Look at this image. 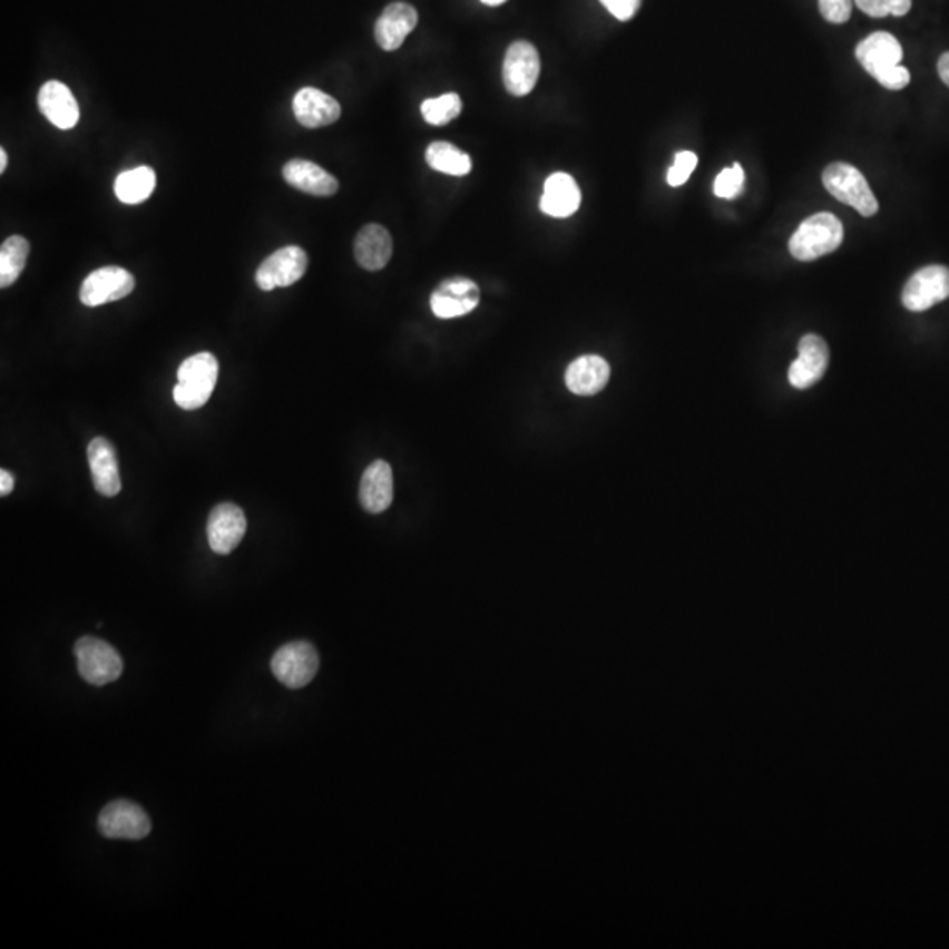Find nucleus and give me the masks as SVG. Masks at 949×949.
Wrapping results in <instances>:
<instances>
[{"mask_svg":"<svg viewBox=\"0 0 949 949\" xmlns=\"http://www.w3.org/2000/svg\"><path fill=\"white\" fill-rule=\"evenodd\" d=\"M608 13L619 21L632 20L640 9L642 0H600Z\"/></svg>","mask_w":949,"mask_h":949,"instance_id":"2f4dec72","label":"nucleus"},{"mask_svg":"<svg viewBox=\"0 0 949 949\" xmlns=\"http://www.w3.org/2000/svg\"><path fill=\"white\" fill-rule=\"evenodd\" d=\"M854 55L863 69L888 90H902L911 81L909 69L900 66L903 51L899 39L890 32L870 33L858 45Z\"/></svg>","mask_w":949,"mask_h":949,"instance_id":"f257e3e1","label":"nucleus"},{"mask_svg":"<svg viewBox=\"0 0 949 949\" xmlns=\"http://www.w3.org/2000/svg\"><path fill=\"white\" fill-rule=\"evenodd\" d=\"M696 164H698V157L693 151L684 150L675 155L674 166L668 169V175H666L668 185L681 187V185L686 184L689 176L695 172Z\"/></svg>","mask_w":949,"mask_h":949,"instance_id":"c756f323","label":"nucleus"},{"mask_svg":"<svg viewBox=\"0 0 949 949\" xmlns=\"http://www.w3.org/2000/svg\"><path fill=\"white\" fill-rule=\"evenodd\" d=\"M842 242H844L842 222L832 213H816L805 218L791 236L790 254L796 261L809 263L838 251Z\"/></svg>","mask_w":949,"mask_h":949,"instance_id":"7ed1b4c3","label":"nucleus"},{"mask_svg":"<svg viewBox=\"0 0 949 949\" xmlns=\"http://www.w3.org/2000/svg\"><path fill=\"white\" fill-rule=\"evenodd\" d=\"M540 78V55L528 41H516L508 47L503 62V84L507 92L513 97H525L534 92Z\"/></svg>","mask_w":949,"mask_h":949,"instance_id":"1a4fd4ad","label":"nucleus"},{"mask_svg":"<svg viewBox=\"0 0 949 949\" xmlns=\"http://www.w3.org/2000/svg\"><path fill=\"white\" fill-rule=\"evenodd\" d=\"M157 176L148 166L121 173L115 182V194L124 205H139L154 194Z\"/></svg>","mask_w":949,"mask_h":949,"instance_id":"b1692460","label":"nucleus"},{"mask_svg":"<svg viewBox=\"0 0 949 949\" xmlns=\"http://www.w3.org/2000/svg\"><path fill=\"white\" fill-rule=\"evenodd\" d=\"M30 254V243L23 236H11L0 246V287L8 288L20 278Z\"/></svg>","mask_w":949,"mask_h":949,"instance_id":"a878e982","label":"nucleus"},{"mask_svg":"<svg viewBox=\"0 0 949 949\" xmlns=\"http://www.w3.org/2000/svg\"><path fill=\"white\" fill-rule=\"evenodd\" d=\"M937 71H939V76H941L942 81L949 87V51L941 55V59H939V63H937Z\"/></svg>","mask_w":949,"mask_h":949,"instance_id":"72a5a7b5","label":"nucleus"},{"mask_svg":"<svg viewBox=\"0 0 949 949\" xmlns=\"http://www.w3.org/2000/svg\"><path fill=\"white\" fill-rule=\"evenodd\" d=\"M480 303V288L473 280L454 276L446 280L431 294V312L438 319L449 321L473 312Z\"/></svg>","mask_w":949,"mask_h":949,"instance_id":"f8f14e48","label":"nucleus"},{"mask_svg":"<svg viewBox=\"0 0 949 949\" xmlns=\"http://www.w3.org/2000/svg\"><path fill=\"white\" fill-rule=\"evenodd\" d=\"M284 178L291 187L310 196L330 197L337 192V179L310 160L296 158L285 164Z\"/></svg>","mask_w":949,"mask_h":949,"instance_id":"5701e85b","label":"nucleus"},{"mask_svg":"<svg viewBox=\"0 0 949 949\" xmlns=\"http://www.w3.org/2000/svg\"><path fill=\"white\" fill-rule=\"evenodd\" d=\"M99 832L108 839H126V841H141L151 832L150 818L129 800H115L106 805L97 821Z\"/></svg>","mask_w":949,"mask_h":949,"instance_id":"6e6552de","label":"nucleus"},{"mask_svg":"<svg viewBox=\"0 0 949 949\" xmlns=\"http://www.w3.org/2000/svg\"><path fill=\"white\" fill-rule=\"evenodd\" d=\"M425 163L434 172L450 176H464L471 172V157L447 141H434L425 150Z\"/></svg>","mask_w":949,"mask_h":949,"instance_id":"393cba45","label":"nucleus"},{"mask_svg":"<svg viewBox=\"0 0 949 949\" xmlns=\"http://www.w3.org/2000/svg\"><path fill=\"white\" fill-rule=\"evenodd\" d=\"M854 4L872 18L903 17L909 13L912 0H854Z\"/></svg>","mask_w":949,"mask_h":949,"instance_id":"cd10ccee","label":"nucleus"},{"mask_svg":"<svg viewBox=\"0 0 949 949\" xmlns=\"http://www.w3.org/2000/svg\"><path fill=\"white\" fill-rule=\"evenodd\" d=\"M462 111V100L458 94L449 92L437 99H425L421 106L422 117L429 126L442 127L458 118Z\"/></svg>","mask_w":949,"mask_h":949,"instance_id":"bb28decb","label":"nucleus"},{"mask_svg":"<svg viewBox=\"0 0 949 949\" xmlns=\"http://www.w3.org/2000/svg\"><path fill=\"white\" fill-rule=\"evenodd\" d=\"M853 0H820V13L824 20L841 26L850 20Z\"/></svg>","mask_w":949,"mask_h":949,"instance_id":"7c9ffc66","label":"nucleus"},{"mask_svg":"<svg viewBox=\"0 0 949 949\" xmlns=\"http://www.w3.org/2000/svg\"><path fill=\"white\" fill-rule=\"evenodd\" d=\"M580 200L583 196L574 176L567 173H552L544 185L540 209L549 217L568 218L580 208Z\"/></svg>","mask_w":949,"mask_h":949,"instance_id":"aec40b11","label":"nucleus"},{"mask_svg":"<svg viewBox=\"0 0 949 949\" xmlns=\"http://www.w3.org/2000/svg\"><path fill=\"white\" fill-rule=\"evenodd\" d=\"M39 109L57 129L69 130L78 126L79 106L71 88L51 79L42 85L38 96Z\"/></svg>","mask_w":949,"mask_h":949,"instance_id":"f3484780","label":"nucleus"},{"mask_svg":"<svg viewBox=\"0 0 949 949\" xmlns=\"http://www.w3.org/2000/svg\"><path fill=\"white\" fill-rule=\"evenodd\" d=\"M745 184V173L741 164H733L717 175L714 182V194L721 199H733L742 192Z\"/></svg>","mask_w":949,"mask_h":949,"instance_id":"c85d7f7f","label":"nucleus"},{"mask_svg":"<svg viewBox=\"0 0 949 949\" xmlns=\"http://www.w3.org/2000/svg\"><path fill=\"white\" fill-rule=\"evenodd\" d=\"M292 109L301 126L309 129L331 126L342 115V106L334 97L312 87L301 88L292 100Z\"/></svg>","mask_w":949,"mask_h":949,"instance_id":"2eb2a0df","label":"nucleus"},{"mask_svg":"<svg viewBox=\"0 0 949 949\" xmlns=\"http://www.w3.org/2000/svg\"><path fill=\"white\" fill-rule=\"evenodd\" d=\"M419 23V13L409 2H392L375 23V39L383 51H395Z\"/></svg>","mask_w":949,"mask_h":949,"instance_id":"dca6fc26","label":"nucleus"},{"mask_svg":"<svg viewBox=\"0 0 949 949\" xmlns=\"http://www.w3.org/2000/svg\"><path fill=\"white\" fill-rule=\"evenodd\" d=\"M392 498H394V480H392L391 464L382 459L371 462L359 486V501L366 512L382 513L391 507Z\"/></svg>","mask_w":949,"mask_h":949,"instance_id":"6ab92c4d","label":"nucleus"},{"mask_svg":"<svg viewBox=\"0 0 949 949\" xmlns=\"http://www.w3.org/2000/svg\"><path fill=\"white\" fill-rule=\"evenodd\" d=\"M218 370L217 358L209 352H199L185 359L178 368V382L173 389V398L179 409H203L215 391Z\"/></svg>","mask_w":949,"mask_h":949,"instance_id":"f03ea898","label":"nucleus"},{"mask_svg":"<svg viewBox=\"0 0 949 949\" xmlns=\"http://www.w3.org/2000/svg\"><path fill=\"white\" fill-rule=\"evenodd\" d=\"M610 379V366L600 355H583L567 368L565 382L577 395H595L604 391Z\"/></svg>","mask_w":949,"mask_h":949,"instance_id":"412c9836","label":"nucleus"},{"mask_svg":"<svg viewBox=\"0 0 949 949\" xmlns=\"http://www.w3.org/2000/svg\"><path fill=\"white\" fill-rule=\"evenodd\" d=\"M309 267V255L301 246L288 245L280 248L275 254L258 266L255 273V282L264 292L275 288L291 287L303 278Z\"/></svg>","mask_w":949,"mask_h":949,"instance_id":"0eeeda50","label":"nucleus"},{"mask_svg":"<svg viewBox=\"0 0 949 949\" xmlns=\"http://www.w3.org/2000/svg\"><path fill=\"white\" fill-rule=\"evenodd\" d=\"M829 345L818 334H805L799 343V359L790 368V383L796 389H809L820 382L829 368Z\"/></svg>","mask_w":949,"mask_h":949,"instance_id":"4468645a","label":"nucleus"},{"mask_svg":"<svg viewBox=\"0 0 949 949\" xmlns=\"http://www.w3.org/2000/svg\"><path fill=\"white\" fill-rule=\"evenodd\" d=\"M6 167H8V151L4 148H0V173H4Z\"/></svg>","mask_w":949,"mask_h":949,"instance_id":"f704fd0d","label":"nucleus"},{"mask_svg":"<svg viewBox=\"0 0 949 949\" xmlns=\"http://www.w3.org/2000/svg\"><path fill=\"white\" fill-rule=\"evenodd\" d=\"M354 254L359 266L364 270H383L392 257L391 234L382 225H366L355 237Z\"/></svg>","mask_w":949,"mask_h":949,"instance_id":"4be33fe9","label":"nucleus"},{"mask_svg":"<svg viewBox=\"0 0 949 949\" xmlns=\"http://www.w3.org/2000/svg\"><path fill=\"white\" fill-rule=\"evenodd\" d=\"M480 2H483V4L488 6H501L505 4L507 0H480Z\"/></svg>","mask_w":949,"mask_h":949,"instance_id":"c9c22d12","label":"nucleus"},{"mask_svg":"<svg viewBox=\"0 0 949 949\" xmlns=\"http://www.w3.org/2000/svg\"><path fill=\"white\" fill-rule=\"evenodd\" d=\"M134 287H136V280L129 271L118 266L100 267L85 278L79 291V300L88 309H97L102 304L124 300L129 296Z\"/></svg>","mask_w":949,"mask_h":949,"instance_id":"9d476101","label":"nucleus"},{"mask_svg":"<svg viewBox=\"0 0 949 949\" xmlns=\"http://www.w3.org/2000/svg\"><path fill=\"white\" fill-rule=\"evenodd\" d=\"M246 534V516L243 508L234 503H221L213 508L208 519V541L213 552L227 556L233 552Z\"/></svg>","mask_w":949,"mask_h":949,"instance_id":"ddd939ff","label":"nucleus"},{"mask_svg":"<svg viewBox=\"0 0 949 949\" xmlns=\"http://www.w3.org/2000/svg\"><path fill=\"white\" fill-rule=\"evenodd\" d=\"M14 477L9 471H0V495L8 496L13 492Z\"/></svg>","mask_w":949,"mask_h":949,"instance_id":"473e14b6","label":"nucleus"},{"mask_svg":"<svg viewBox=\"0 0 949 949\" xmlns=\"http://www.w3.org/2000/svg\"><path fill=\"white\" fill-rule=\"evenodd\" d=\"M823 185L829 194L857 209L862 217H872L879 209L874 192L857 167L845 163L830 164L823 172Z\"/></svg>","mask_w":949,"mask_h":949,"instance_id":"20e7f679","label":"nucleus"},{"mask_svg":"<svg viewBox=\"0 0 949 949\" xmlns=\"http://www.w3.org/2000/svg\"><path fill=\"white\" fill-rule=\"evenodd\" d=\"M87 454L97 492L106 498L117 496L121 491V480L117 450L112 443L102 437L94 438L88 443Z\"/></svg>","mask_w":949,"mask_h":949,"instance_id":"a211bd4d","label":"nucleus"},{"mask_svg":"<svg viewBox=\"0 0 949 949\" xmlns=\"http://www.w3.org/2000/svg\"><path fill=\"white\" fill-rule=\"evenodd\" d=\"M75 656L79 675L92 686H106L117 681L124 672V659L118 650L100 638H79Z\"/></svg>","mask_w":949,"mask_h":949,"instance_id":"39448f33","label":"nucleus"},{"mask_svg":"<svg viewBox=\"0 0 949 949\" xmlns=\"http://www.w3.org/2000/svg\"><path fill=\"white\" fill-rule=\"evenodd\" d=\"M949 297V270L927 266L917 271L903 287L902 303L911 312H924Z\"/></svg>","mask_w":949,"mask_h":949,"instance_id":"9b49d317","label":"nucleus"},{"mask_svg":"<svg viewBox=\"0 0 949 949\" xmlns=\"http://www.w3.org/2000/svg\"><path fill=\"white\" fill-rule=\"evenodd\" d=\"M321 666L319 653L310 642H291L280 647L271 659V672L288 689H301L312 683Z\"/></svg>","mask_w":949,"mask_h":949,"instance_id":"423d86ee","label":"nucleus"}]
</instances>
